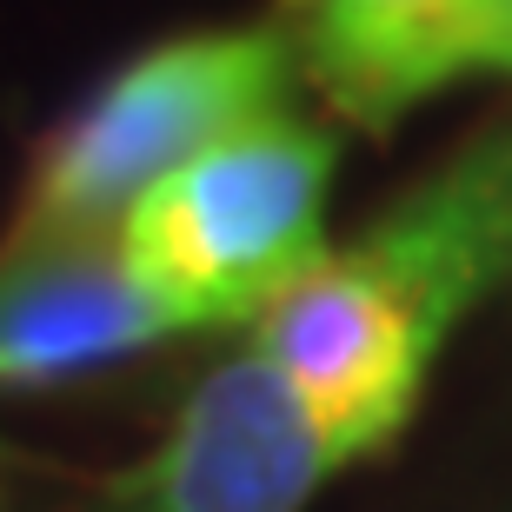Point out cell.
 Masks as SVG:
<instances>
[{
	"instance_id": "obj_3",
	"label": "cell",
	"mask_w": 512,
	"mask_h": 512,
	"mask_svg": "<svg viewBox=\"0 0 512 512\" xmlns=\"http://www.w3.org/2000/svg\"><path fill=\"white\" fill-rule=\"evenodd\" d=\"M326 180L333 140L273 107L140 193L120 220V253L193 333L260 320L326 260Z\"/></svg>"
},
{
	"instance_id": "obj_2",
	"label": "cell",
	"mask_w": 512,
	"mask_h": 512,
	"mask_svg": "<svg viewBox=\"0 0 512 512\" xmlns=\"http://www.w3.org/2000/svg\"><path fill=\"white\" fill-rule=\"evenodd\" d=\"M286 67L293 47L273 27H213L133 54L40 140L7 247L120 233L147 187H160L233 127L273 114Z\"/></svg>"
},
{
	"instance_id": "obj_6",
	"label": "cell",
	"mask_w": 512,
	"mask_h": 512,
	"mask_svg": "<svg viewBox=\"0 0 512 512\" xmlns=\"http://www.w3.org/2000/svg\"><path fill=\"white\" fill-rule=\"evenodd\" d=\"M306 60L360 127H393L446 80L499 67V0H306Z\"/></svg>"
},
{
	"instance_id": "obj_1",
	"label": "cell",
	"mask_w": 512,
	"mask_h": 512,
	"mask_svg": "<svg viewBox=\"0 0 512 512\" xmlns=\"http://www.w3.org/2000/svg\"><path fill=\"white\" fill-rule=\"evenodd\" d=\"M506 260L512 133H493L286 286L253 320V353L300 386L346 459H360L406 426L446 333Z\"/></svg>"
},
{
	"instance_id": "obj_7",
	"label": "cell",
	"mask_w": 512,
	"mask_h": 512,
	"mask_svg": "<svg viewBox=\"0 0 512 512\" xmlns=\"http://www.w3.org/2000/svg\"><path fill=\"white\" fill-rule=\"evenodd\" d=\"M499 67H512V0H499Z\"/></svg>"
},
{
	"instance_id": "obj_5",
	"label": "cell",
	"mask_w": 512,
	"mask_h": 512,
	"mask_svg": "<svg viewBox=\"0 0 512 512\" xmlns=\"http://www.w3.org/2000/svg\"><path fill=\"white\" fill-rule=\"evenodd\" d=\"M167 333H193L120 253L100 240H0V386H60L147 353Z\"/></svg>"
},
{
	"instance_id": "obj_4",
	"label": "cell",
	"mask_w": 512,
	"mask_h": 512,
	"mask_svg": "<svg viewBox=\"0 0 512 512\" xmlns=\"http://www.w3.org/2000/svg\"><path fill=\"white\" fill-rule=\"evenodd\" d=\"M333 466L340 439L266 353L213 366L187 393L160 453L114 486L120 512H300Z\"/></svg>"
}]
</instances>
